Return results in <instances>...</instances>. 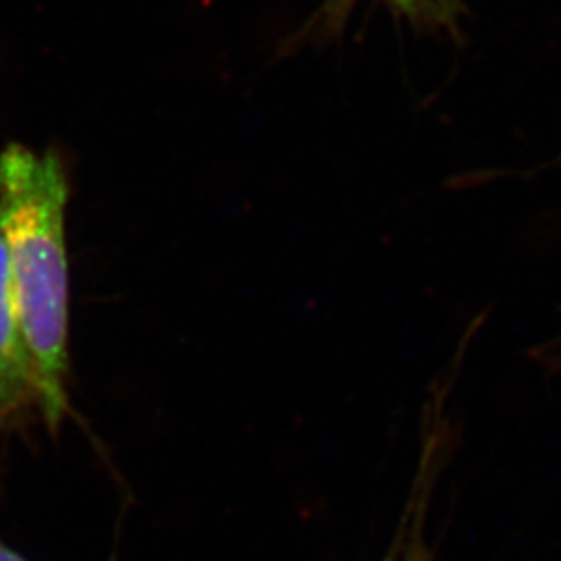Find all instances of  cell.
<instances>
[{
	"label": "cell",
	"mask_w": 561,
	"mask_h": 561,
	"mask_svg": "<svg viewBox=\"0 0 561 561\" xmlns=\"http://www.w3.org/2000/svg\"><path fill=\"white\" fill-rule=\"evenodd\" d=\"M69 180L57 150L9 144L0 152V231L11 294L50 428L67 414L69 259L65 217Z\"/></svg>",
	"instance_id": "6da1fadb"
},
{
	"label": "cell",
	"mask_w": 561,
	"mask_h": 561,
	"mask_svg": "<svg viewBox=\"0 0 561 561\" xmlns=\"http://www.w3.org/2000/svg\"><path fill=\"white\" fill-rule=\"evenodd\" d=\"M32 403L38 405V385L21 335L11 294L7 243L0 231V428L15 421Z\"/></svg>",
	"instance_id": "7a4b0ae2"
},
{
	"label": "cell",
	"mask_w": 561,
	"mask_h": 561,
	"mask_svg": "<svg viewBox=\"0 0 561 561\" xmlns=\"http://www.w3.org/2000/svg\"><path fill=\"white\" fill-rule=\"evenodd\" d=\"M360 0H324L314 20L301 36H312L317 41L340 36L350 20L354 7ZM387 4L401 20L408 21L419 32L447 34L451 38L460 36V21L463 15L460 0H379Z\"/></svg>",
	"instance_id": "3957f363"
},
{
	"label": "cell",
	"mask_w": 561,
	"mask_h": 561,
	"mask_svg": "<svg viewBox=\"0 0 561 561\" xmlns=\"http://www.w3.org/2000/svg\"><path fill=\"white\" fill-rule=\"evenodd\" d=\"M0 561H27L18 551H13L9 545L0 541Z\"/></svg>",
	"instance_id": "277c9868"
},
{
	"label": "cell",
	"mask_w": 561,
	"mask_h": 561,
	"mask_svg": "<svg viewBox=\"0 0 561 561\" xmlns=\"http://www.w3.org/2000/svg\"><path fill=\"white\" fill-rule=\"evenodd\" d=\"M408 561H428L426 560V556H424V551H422V547H414V551H412V556L408 558Z\"/></svg>",
	"instance_id": "5b68a950"
}]
</instances>
